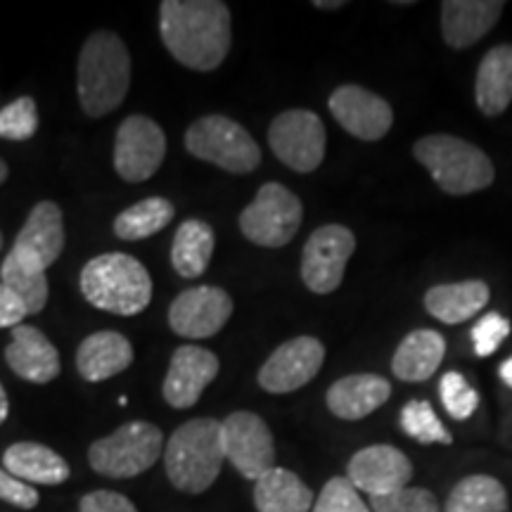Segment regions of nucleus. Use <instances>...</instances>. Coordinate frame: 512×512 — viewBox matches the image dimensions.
I'll use <instances>...</instances> for the list:
<instances>
[{"label": "nucleus", "instance_id": "7", "mask_svg": "<svg viewBox=\"0 0 512 512\" xmlns=\"http://www.w3.org/2000/svg\"><path fill=\"white\" fill-rule=\"evenodd\" d=\"M185 147L192 157L221 166L228 174H252L261 164V150L247 128L223 114H207L190 124Z\"/></svg>", "mask_w": 512, "mask_h": 512}, {"label": "nucleus", "instance_id": "40", "mask_svg": "<svg viewBox=\"0 0 512 512\" xmlns=\"http://www.w3.org/2000/svg\"><path fill=\"white\" fill-rule=\"evenodd\" d=\"M29 316L27 306L8 285L0 283V328H17Z\"/></svg>", "mask_w": 512, "mask_h": 512}, {"label": "nucleus", "instance_id": "14", "mask_svg": "<svg viewBox=\"0 0 512 512\" xmlns=\"http://www.w3.org/2000/svg\"><path fill=\"white\" fill-rule=\"evenodd\" d=\"M233 316V299L214 285L190 287L178 294L169 306V325L176 335L188 339H207L226 328Z\"/></svg>", "mask_w": 512, "mask_h": 512}, {"label": "nucleus", "instance_id": "27", "mask_svg": "<svg viewBox=\"0 0 512 512\" xmlns=\"http://www.w3.org/2000/svg\"><path fill=\"white\" fill-rule=\"evenodd\" d=\"M256 512H311L313 491L294 472L273 467L254 482Z\"/></svg>", "mask_w": 512, "mask_h": 512}, {"label": "nucleus", "instance_id": "13", "mask_svg": "<svg viewBox=\"0 0 512 512\" xmlns=\"http://www.w3.org/2000/svg\"><path fill=\"white\" fill-rule=\"evenodd\" d=\"M325 361L323 342L311 335L280 344L259 370V384L268 394H290L309 384Z\"/></svg>", "mask_w": 512, "mask_h": 512}, {"label": "nucleus", "instance_id": "5", "mask_svg": "<svg viewBox=\"0 0 512 512\" xmlns=\"http://www.w3.org/2000/svg\"><path fill=\"white\" fill-rule=\"evenodd\" d=\"M413 155L446 195H472L496 181V169L489 155L458 136L434 133L420 138L413 145Z\"/></svg>", "mask_w": 512, "mask_h": 512}, {"label": "nucleus", "instance_id": "15", "mask_svg": "<svg viewBox=\"0 0 512 512\" xmlns=\"http://www.w3.org/2000/svg\"><path fill=\"white\" fill-rule=\"evenodd\" d=\"M347 479L370 498L392 496L411 484L413 463L396 446L375 444L354 453L347 465Z\"/></svg>", "mask_w": 512, "mask_h": 512}, {"label": "nucleus", "instance_id": "16", "mask_svg": "<svg viewBox=\"0 0 512 512\" xmlns=\"http://www.w3.org/2000/svg\"><path fill=\"white\" fill-rule=\"evenodd\" d=\"M328 107L337 124L358 140L375 143L392 131V105L380 95L366 91L363 86H354V83L339 86L330 95Z\"/></svg>", "mask_w": 512, "mask_h": 512}, {"label": "nucleus", "instance_id": "19", "mask_svg": "<svg viewBox=\"0 0 512 512\" xmlns=\"http://www.w3.org/2000/svg\"><path fill=\"white\" fill-rule=\"evenodd\" d=\"M505 10L501 0H444L441 3V34L448 48L465 50L496 27Z\"/></svg>", "mask_w": 512, "mask_h": 512}, {"label": "nucleus", "instance_id": "29", "mask_svg": "<svg viewBox=\"0 0 512 512\" xmlns=\"http://www.w3.org/2000/svg\"><path fill=\"white\" fill-rule=\"evenodd\" d=\"M508 494L496 477L470 475L453 486L441 512H508Z\"/></svg>", "mask_w": 512, "mask_h": 512}, {"label": "nucleus", "instance_id": "38", "mask_svg": "<svg viewBox=\"0 0 512 512\" xmlns=\"http://www.w3.org/2000/svg\"><path fill=\"white\" fill-rule=\"evenodd\" d=\"M0 501L15 505V508L22 510H34L41 496L34 486L22 482V479L12 477L5 467H0Z\"/></svg>", "mask_w": 512, "mask_h": 512}, {"label": "nucleus", "instance_id": "34", "mask_svg": "<svg viewBox=\"0 0 512 512\" xmlns=\"http://www.w3.org/2000/svg\"><path fill=\"white\" fill-rule=\"evenodd\" d=\"M441 403L453 420H467L477 411L479 396L460 373H446L439 382Z\"/></svg>", "mask_w": 512, "mask_h": 512}, {"label": "nucleus", "instance_id": "37", "mask_svg": "<svg viewBox=\"0 0 512 512\" xmlns=\"http://www.w3.org/2000/svg\"><path fill=\"white\" fill-rule=\"evenodd\" d=\"M510 335V320L501 316V313L491 311L482 316L472 328V344H475L477 356H491L496 354L498 347Z\"/></svg>", "mask_w": 512, "mask_h": 512}, {"label": "nucleus", "instance_id": "2", "mask_svg": "<svg viewBox=\"0 0 512 512\" xmlns=\"http://www.w3.org/2000/svg\"><path fill=\"white\" fill-rule=\"evenodd\" d=\"M79 100L88 117L119 110L131 88V55L114 31H95L79 55Z\"/></svg>", "mask_w": 512, "mask_h": 512}, {"label": "nucleus", "instance_id": "1", "mask_svg": "<svg viewBox=\"0 0 512 512\" xmlns=\"http://www.w3.org/2000/svg\"><path fill=\"white\" fill-rule=\"evenodd\" d=\"M159 36L183 67L214 72L233 46V19L221 0H166L159 5Z\"/></svg>", "mask_w": 512, "mask_h": 512}, {"label": "nucleus", "instance_id": "43", "mask_svg": "<svg viewBox=\"0 0 512 512\" xmlns=\"http://www.w3.org/2000/svg\"><path fill=\"white\" fill-rule=\"evenodd\" d=\"M316 5L318 10H339V8H344V3L342 0H330V3H325V0H316Z\"/></svg>", "mask_w": 512, "mask_h": 512}, {"label": "nucleus", "instance_id": "26", "mask_svg": "<svg viewBox=\"0 0 512 512\" xmlns=\"http://www.w3.org/2000/svg\"><path fill=\"white\" fill-rule=\"evenodd\" d=\"M446 354V339L434 330H413L394 351L392 370L403 382H425L437 373Z\"/></svg>", "mask_w": 512, "mask_h": 512}, {"label": "nucleus", "instance_id": "17", "mask_svg": "<svg viewBox=\"0 0 512 512\" xmlns=\"http://www.w3.org/2000/svg\"><path fill=\"white\" fill-rule=\"evenodd\" d=\"M219 370L221 363L214 351L195 347V344L178 347L171 356L169 373L162 387L164 401L178 411L192 408L200 401L204 389L216 380Z\"/></svg>", "mask_w": 512, "mask_h": 512}, {"label": "nucleus", "instance_id": "33", "mask_svg": "<svg viewBox=\"0 0 512 512\" xmlns=\"http://www.w3.org/2000/svg\"><path fill=\"white\" fill-rule=\"evenodd\" d=\"M38 131V110L36 100L24 95V98L12 100L0 110V138L22 143V140L34 138Z\"/></svg>", "mask_w": 512, "mask_h": 512}, {"label": "nucleus", "instance_id": "6", "mask_svg": "<svg viewBox=\"0 0 512 512\" xmlns=\"http://www.w3.org/2000/svg\"><path fill=\"white\" fill-rule=\"evenodd\" d=\"M162 451V430L152 422L133 420L110 437L93 441L88 448V463L102 477L131 479L150 470L162 458Z\"/></svg>", "mask_w": 512, "mask_h": 512}, {"label": "nucleus", "instance_id": "10", "mask_svg": "<svg viewBox=\"0 0 512 512\" xmlns=\"http://www.w3.org/2000/svg\"><path fill=\"white\" fill-rule=\"evenodd\" d=\"M356 252V235L347 226L328 223L313 230L302 252V280L313 294L335 292Z\"/></svg>", "mask_w": 512, "mask_h": 512}, {"label": "nucleus", "instance_id": "11", "mask_svg": "<svg viewBox=\"0 0 512 512\" xmlns=\"http://www.w3.org/2000/svg\"><path fill=\"white\" fill-rule=\"evenodd\" d=\"M221 437L226 460L245 479L259 482L275 467V441L266 420L256 413H230L221 422Z\"/></svg>", "mask_w": 512, "mask_h": 512}, {"label": "nucleus", "instance_id": "25", "mask_svg": "<svg viewBox=\"0 0 512 512\" xmlns=\"http://www.w3.org/2000/svg\"><path fill=\"white\" fill-rule=\"evenodd\" d=\"M489 285L484 280H463V283L434 285L425 294V309L446 325L470 320L489 304Z\"/></svg>", "mask_w": 512, "mask_h": 512}, {"label": "nucleus", "instance_id": "32", "mask_svg": "<svg viewBox=\"0 0 512 512\" xmlns=\"http://www.w3.org/2000/svg\"><path fill=\"white\" fill-rule=\"evenodd\" d=\"M401 430L408 434V437L420 441V444H453V437L448 430L441 425V420L434 413L430 401H408L401 411Z\"/></svg>", "mask_w": 512, "mask_h": 512}, {"label": "nucleus", "instance_id": "39", "mask_svg": "<svg viewBox=\"0 0 512 512\" xmlns=\"http://www.w3.org/2000/svg\"><path fill=\"white\" fill-rule=\"evenodd\" d=\"M79 512H138L136 505L117 491H91L81 498Z\"/></svg>", "mask_w": 512, "mask_h": 512}, {"label": "nucleus", "instance_id": "30", "mask_svg": "<svg viewBox=\"0 0 512 512\" xmlns=\"http://www.w3.org/2000/svg\"><path fill=\"white\" fill-rule=\"evenodd\" d=\"M174 216L176 209L169 200H164V197H147V200L121 211L117 219H114V235L128 242L152 238L159 230L169 226Z\"/></svg>", "mask_w": 512, "mask_h": 512}, {"label": "nucleus", "instance_id": "31", "mask_svg": "<svg viewBox=\"0 0 512 512\" xmlns=\"http://www.w3.org/2000/svg\"><path fill=\"white\" fill-rule=\"evenodd\" d=\"M0 283L8 285L12 292L22 299L27 311L34 316V313H41L48 304V278L46 273L38 271V268H31L19 261L15 254L5 256L3 266H0Z\"/></svg>", "mask_w": 512, "mask_h": 512}, {"label": "nucleus", "instance_id": "22", "mask_svg": "<svg viewBox=\"0 0 512 512\" xmlns=\"http://www.w3.org/2000/svg\"><path fill=\"white\" fill-rule=\"evenodd\" d=\"M133 363L131 342L114 330L88 335L76 349V370L86 382H105Z\"/></svg>", "mask_w": 512, "mask_h": 512}, {"label": "nucleus", "instance_id": "36", "mask_svg": "<svg viewBox=\"0 0 512 512\" xmlns=\"http://www.w3.org/2000/svg\"><path fill=\"white\" fill-rule=\"evenodd\" d=\"M313 512H373L347 477H335L320 491Z\"/></svg>", "mask_w": 512, "mask_h": 512}, {"label": "nucleus", "instance_id": "3", "mask_svg": "<svg viewBox=\"0 0 512 512\" xmlns=\"http://www.w3.org/2000/svg\"><path fill=\"white\" fill-rule=\"evenodd\" d=\"M81 294L95 309L114 316H138L152 302V278L136 256L100 254L81 271Z\"/></svg>", "mask_w": 512, "mask_h": 512}, {"label": "nucleus", "instance_id": "24", "mask_svg": "<svg viewBox=\"0 0 512 512\" xmlns=\"http://www.w3.org/2000/svg\"><path fill=\"white\" fill-rule=\"evenodd\" d=\"M475 100L484 117H501L512 102V46H496L479 62Z\"/></svg>", "mask_w": 512, "mask_h": 512}, {"label": "nucleus", "instance_id": "9", "mask_svg": "<svg viewBox=\"0 0 512 512\" xmlns=\"http://www.w3.org/2000/svg\"><path fill=\"white\" fill-rule=\"evenodd\" d=\"M268 145L287 169L311 174L323 164L328 133L316 112L287 110L278 114L268 128Z\"/></svg>", "mask_w": 512, "mask_h": 512}, {"label": "nucleus", "instance_id": "4", "mask_svg": "<svg viewBox=\"0 0 512 512\" xmlns=\"http://www.w3.org/2000/svg\"><path fill=\"white\" fill-rule=\"evenodd\" d=\"M226 460L221 437V422L214 418H195L171 434L164 448V465L169 482L183 494H204Z\"/></svg>", "mask_w": 512, "mask_h": 512}, {"label": "nucleus", "instance_id": "41", "mask_svg": "<svg viewBox=\"0 0 512 512\" xmlns=\"http://www.w3.org/2000/svg\"><path fill=\"white\" fill-rule=\"evenodd\" d=\"M10 413V403H8V394H5V387L0 384V425H3L5 418Z\"/></svg>", "mask_w": 512, "mask_h": 512}, {"label": "nucleus", "instance_id": "8", "mask_svg": "<svg viewBox=\"0 0 512 512\" xmlns=\"http://www.w3.org/2000/svg\"><path fill=\"white\" fill-rule=\"evenodd\" d=\"M302 219V200L285 185L266 183L240 214V230L254 245L278 249L290 245L302 228Z\"/></svg>", "mask_w": 512, "mask_h": 512}, {"label": "nucleus", "instance_id": "35", "mask_svg": "<svg viewBox=\"0 0 512 512\" xmlns=\"http://www.w3.org/2000/svg\"><path fill=\"white\" fill-rule=\"evenodd\" d=\"M373 512H441V505L432 491L420 486H406L392 496L370 498Z\"/></svg>", "mask_w": 512, "mask_h": 512}, {"label": "nucleus", "instance_id": "18", "mask_svg": "<svg viewBox=\"0 0 512 512\" xmlns=\"http://www.w3.org/2000/svg\"><path fill=\"white\" fill-rule=\"evenodd\" d=\"M64 249V216L55 202H38L19 230L12 254L31 268L46 273Z\"/></svg>", "mask_w": 512, "mask_h": 512}, {"label": "nucleus", "instance_id": "44", "mask_svg": "<svg viewBox=\"0 0 512 512\" xmlns=\"http://www.w3.org/2000/svg\"><path fill=\"white\" fill-rule=\"evenodd\" d=\"M8 181V164H5V159L0 157V185Z\"/></svg>", "mask_w": 512, "mask_h": 512}, {"label": "nucleus", "instance_id": "45", "mask_svg": "<svg viewBox=\"0 0 512 512\" xmlns=\"http://www.w3.org/2000/svg\"><path fill=\"white\" fill-rule=\"evenodd\" d=\"M0 249H3V233H0Z\"/></svg>", "mask_w": 512, "mask_h": 512}, {"label": "nucleus", "instance_id": "12", "mask_svg": "<svg viewBox=\"0 0 512 512\" xmlns=\"http://www.w3.org/2000/svg\"><path fill=\"white\" fill-rule=\"evenodd\" d=\"M166 157V136L155 119L133 114L121 121L114 138V169L128 183H143Z\"/></svg>", "mask_w": 512, "mask_h": 512}, {"label": "nucleus", "instance_id": "42", "mask_svg": "<svg viewBox=\"0 0 512 512\" xmlns=\"http://www.w3.org/2000/svg\"><path fill=\"white\" fill-rule=\"evenodd\" d=\"M501 380L508 384V387H512V356L501 366Z\"/></svg>", "mask_w": 512, "mask_h": 512}, {"label": "nucleus", "instance_id": "20", "mask_svg": "<svg viewBox=\"0 0 512 512\" xmlns=\"http://www.w3.org/2000/svg\"><path fill=\"white\" fill-rule=\"evenodd\" d=\"M5 361L12 373L34 384H48L60 375V351L34 325L12 328V342L5 349Z\"/></svg>", "mask_w": 512, "mask_h": 512}, {"label": "nucleus", "instance_id": "28", "mask_svg": "<svg viewBox=\"0 0 512 512\" xmlns=\"http://www.w3.org/2000/svg\"><path fill=\"white\" fill-rule=\"evenodd\" d=\"M214 247L216 235L209 223L200 219L183 221L174 235V245H171V264L183 278H197L209 268Z\"/></svg>", "mask_w": 512, "mask_h": 512}, {"label": "nucleus", "instance_id": "23", "mask_svg": "<svg viewBox=\"0 0 512 512\" xmlns=\"http://www.w3.org/2000/svg\"><path fill=\"white\" fill-rule=\"evenodd\" d=\"M3 467L12 477L27 484L60 486L72 475L67 460L55 453L50 446L36 444V441H19L3 453Z\"/></svg>", "mask_w": 512, "mask_h": 512}, {"label": "nucleus", "instance_id": "21", "mask_svg": "<svg viewBox=\"0 0 512 512\" xmlns=\"http://www.w3.org/2000/svg\"><path fill=\"white\" fill-rule=\"evenodd\" d=\"M392 396V384L384 380L382 375L361 373V375H347L337 380L325 394V403H328L330 413L339 420H363L377 408L384 406Z\"/></svg>", "mask_w": 512, "mask_h": 512}]
</instances>
